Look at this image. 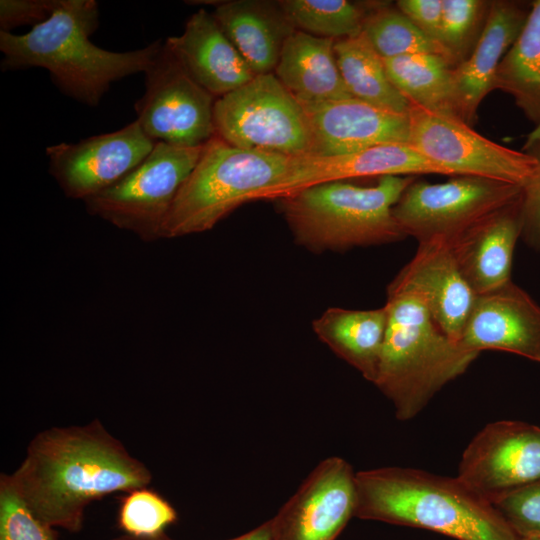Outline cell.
<instances>
[{
  "instance_id": "7a4b0ae2",
  "label": "cell",
  "mask_w": 540,
  "mask_h": 540,
  "mask_svg": "<svg viewBox=\"0 0 540 540\" xmlns=\"http://www.w3.org/2000/svg\"><path fill=\"white\" fill-rule=\"evenodd\" d=\"M99 26L94 0H55L51 16L25 34L0 31L1 68H45L59 90L97 106L111 84L145 72L160 51V40L127 52H113L89 40Z\"/></svg>"
},
{
  "instance_id": "1f68e13d",
  "label": "cell",
  "mask_w": 540,
  "mask_h": 540,
  "mask_svg": "<svg viewBox=\"0 0 540 540\" xmlns=\"http://www.w3.org/2000/svg\"><path fill=\"white\" fill-rule=\"evenodd\" d=\"M0 540H57L54 528L31 511L4 473L0 476Z\"/></svg>"
},
{
  "instance_id": "7402d4cb",
  "label": "cell",
  "mask_w": 540,
  "mask_h": 540,
  "mask_svg": "<svg viewBox=\"0 0 540 540\" xmlns=\"http://www.w3.org/2000/svg\"><path fill=\"white\" fill-rule=\"evenodd\" d=\"M212 14L255 75L275 70L286 40L296 31L279 2H219Z\"/></svg>"
},
{
  "instance_id": "5b68a950",
  "label": "cell",
  "mask_w": 540,
  "mask_h": 540,
  "mask_svg": "<svg viewBox=\"0 0 540 540\" xmlns=\"http://www.w3.org/2000/svg\"><path fill=\"white\" fill-rule=\"evenodd\" d=\"M388 324L373 383L405 421L421 412L433 396L462 375L479 353L450 339L422 301L404 292H387Z\"/></svg>"
},
{
  "instance_id": "e575fe53",
  "label": "cell",
  "mask_w": 540,
  "mask_h": 540,
  "mask_svg": "<svg viewBox=\"0 0 540 540\" xmlns=\"http://www.w3.org/2000/svg\"><path fill=\"white\" fill-rule=\"evenodd\" d=\"M54 5L55 0H1L0 31L11 32L27 24L34 27L51 16Z\"/></svg>"
},
{
  "instance_id": "d590c367",
  "label": "cell",
  "mask_w": 540,
  "mask_h": 540,
  "mask_svg": "<svg viewBox=\"0 0 540 540\" xmlns=\"http://www.w3.org/2000/svg\"><path fill=\"white\" fill-rule=\"evenodd\" d=\"M396 7L437 45L442 17V0H398Z\"/></svg>"
},
{
  "instance_id": "cb8c5ba5",
  "label": "cell",
  "mask_w": 540,
  "mask_h": 540,
  "mask_svg": "<svg viewBox=\"0 0 540 540\" xmlns=\"http://www.w3.org/2000/svg\"><path fill=\"white\" fill-rule=\"evenodd\" d=\"M387 324L385 305L368 310L331 307L313 320L312 329L332 352L374 383Z\"/></svg>"
},
{
  "instance_id": "4316f807",
  "label": "cell",
  "mask_w": 540,
  "mask_h": 540,
  "mask_svg": "<svg viewBox=\"0 0 540 540\" xmlns=\"http://www.w3.org/2000/svg\"><path fill=\"white\" fill-rule=\"evenodd\" d=\"M383 62L392 84L412 105L457 117L453 68L441 55L414 53L383 59Z\"/></svg>"
},
{
  "instance_id": "83f0119b",
  "label": "cell",
  "mask_w": 540,
  "mask_h": 540,
  "mask_svg": "<svg viewBox=\"0 0 540 540\" xmlns=\"http://www.w3.org/2000/svg\"><path fill=\"white\" fill-rule=\"evenodd\" d=\"M296 30L339 40L362 32L373 2L347 0H283L278 1Z\"/></svg>"
},
{
  "instance_id": "9c48e42d",
  "label": "cell",
  "mask_w": 540,
  "mask_h": 540,
  "mask_svg": "<svg viewBox=\"0 0 540 540\" xmlns=\"http://www.w3.org/2000/svg\"><path fill=\"white\" fill-rule=\"evenodd\" d=\"M408 144L454 176H476L523 186L535 159L500 145L457 117L411 104Z\"/></svg>"
},
{
  "instance_id": "7c38bea8",
  "label": "cell",
  "mask_w": 540,
  "mask_h": 540,
  "mask_svg": "<svg viewBox=\"0 0 540 540\" xmlns=\"http://www.w3.org/2000/svg\"><path fill=\"white\" fill-rule=\"evenodd\" d=\"M355 476L339 456L320 461L268 520L270 540H335L354 516Z\"/></svg>"
},
{
  "instance_id": "277c9868",
  "label": "cell",
  "mask_w": 540,
  "mask_h": 540,
  "mask_svg": "<svg viewBox=\"0 0 540 540\" xmlns=\"http://www.w3.org/2000/svg\"><path fill=\"white\" fill-rule=\"evenodd\" d=\"M414 179L382 176L371 186L329 181L277 200L298 245L314 253L342 252L407 237L393 215V207Z\"/></svg>"
},
{
  "instance_id": "9a60e30c",
  "label": "cell",
  "mask_w": 540,
  "mask_h": 540,
  "mask_svg": "<svg viewBox=\"0 0 540 540\" xmlns=\"http://www.w3.org/2000/svg\"><path fill=\"white\" fill-rule=\"evenodd\" d=\"M387 292L417 296L436 325L459 342L476 294L464 279L449 245L420 243L413 258L398 272Z\"/></svg>"
},
{
  "instance_id": "52a82bcc",
  "label": "cell",
  "mask_w": 540,
  "mask_h": 540,
  "mask_svg": "<svg viewBox=\"0 0 540 540\" xmlns=\"http://www.w3.org/2000/svg\"><path fill=\"white\" fill-rule=\"evenodd\" d=\"M214 125L216 136L241 149L289 157L312 152L306 111L272 73L256 75L218 98Z\"/></svg>"
},
{
  "instance_id": "8992f818",
  "label": "cell",
  "mask_w": 540,
  "mask_h": 540,
  "mask_svg": "<svg viewBox=\"0 0 540 540\" xmlns=\"http://www.w3.org/2000/svg\"><path fill=\"white\" fill-rule=\"evenodd\" d=\"M293 157L241 149L214 136L179 189L158 235L180 237L212 229L242 204L270 199Z\"/></svg>"
},
{
  "instance_id": "74e56055",
  "label": "cell",
  "mask_w": 540,
  "mask_h": 540,
  "mask_svg": "<svg viewBox=\"0 0 540 540\" xmlns=\"http://www.w3.org/2000/svg\"><path fill=\"white\" fill-rule=\"evenodd\" d=\"M114 540H139V539H136V538H133V537H130V536H127V535H123L119 538H116Z\"/></svg>"
},
{
  "instance_id": "8d00e7d4",
  "label": "cell",
  "mask_w": 540,
  "mask_h": 540,
  "mask_svg": "<svg viewBox=\"0 0 540 540\" xmlns=\"http://www.w3.org/2000/svg\"><path fill=\"white\" fill-rule=\"evenodd\" d=\"M140 540V539H139ZM150 540H173L168 537L166 534L162 536L150 539ZM228 540H270V528L268 520L258 527L246 532L238 537L228 539Z\"/></svg>"
},
{
  "instance_id": "f1b7e54d",
  "label": "cell",
  "mask_w": 540,
  "mask_h": 540,
  "mask_svg": "<svg viewBox=\"0 0 540 540\" xmlns=\"http://www.w3.org/2000/svg\"><path fill=\"white\" fill-rule=\"evenodd\" d=\"M492 0H442L438 54L451 68L469 59L488 21Z\"/></svg>"
},
{
  "instance_id": "4fadbf2b",
  "label": "cell",
  "mask_w": 540,
  "mask_h": 540,
  "mask_svg": "<svg viewBox=\"0 0 540 540\" xmlns=\"http://www.w3.org/2000/svg\"><path fill=\"white\" fill-rule=\"evenodd\" d=\"M491 504L540 479V427L520 421L487 424L464 450L458 476Z\"/></svg>"
},
{
  "instance_id": "6da1fadb",
  "label": "cell",
  "mask_w": 540,
  "mask_h": 540,
  "mask_svg": "<svg viewBox=\"0 0 540 540\" xmlns=\"http://www.w3.org/2000/svg\"><path fill=\"white\" fill-rule=\"evenodd\" d=\"M9 478L38 518L53 528L76 533L91 503L149 486L152 474L94 419L37 433Z\"/></svg>"
},
{
  "instance_id": "30bf717a",
  "label": "cell",
  "mask_w": 540,
  "mask_h": 540,
  "mask_svg": "<svg viewBox=\"0 0 540 540\" xmlns=\"http://www.w3.org/2000/svg\"><path fill=\"white\" fill-rule=\"evenodd\" d=\"M144 73L145 92L135 111L147 136L155 142L198 147L216 135V97L187 75L165 42Z\"/></svg>"
},
{
  "instance_id": "d6a6232c",
  "label": "cell",
  "mask_w": 540,
  "mask_h": 540,
  "mask_svg": "<svg viewBox=\"0 0 540 540\" xmlns=\"http://www.w3.org/2000/svg\"><path fill=\"white\" fill-rule=\"evenodd\" d=\"M492 505L518 537L540 535V479L504 494Z\"/></svg>"
},
{
  "instance_id": "484cf974",
  "label": "cell",
  "mask_w": 540,
  "mask_h": 540,
  "mask_svg": "<svg viewBox=\"0 0 540 540\" xmlns=\"http://www.w3.org/2000/svg\"><path fill=\"white\" fill-rule=\"evenodd\" d=\"M494 89L511 95L535 127H540V0L531 1L524 27L502 58Z\"/></svg>"
},
{
  "instance_id": "4dcf8cb0",
  "label": "cell",
  "mask_w": 540,
  "mask_h": 540,
  "mask_svg": "<svg viewBox=\"0 0 540 540\" xmlns=\"http://www.w3.org/2000/svg\"><path fill=\"white\" fill-rule=\"evenodd\" d=\"M177 511L159 492L149 486L133 489L121 497L117 525L124 535L155 539L176 522Z\"/></svg>"
},
{
  "instance_id": "3957f363",
  "label": "cell",
  "mask_w": 540,
  "mask_h": 540,
  "mask_svg": "<svg viewBox=\"0 0 540 540\" xmlns=\"http://www.w3.org/2000/svg\"><path fill=\"white\" fill-rule=\"evenodd\" d=\"M354 516L457 540H519L495 507L458 477L382 467L356 472Z\"/></svg>"
},
{
  "instance_id": "d6986e66",
  "label": "cell",
  "mask_w": 540,
  "mask_h": 540,
  "mask_svg": "<svg viewBox=\"0 0 540 540\" xmlns=\"http://www.w3.org/2000/svg\"><path fill=\"white\" fill-rule=\"evenodd\" d=\"M530 9L528 1L492 0L487 24L473 53L453 69L455 112L471 127L482 100L494 89L497 67L524 27Z\"/></svg>"
},
{
  "instance_id": "8fae6325",
  "label": "cell",
  "mask_w": 540,
  "mask_h": 540,
  "mask_svg": "<svg viewBox=\"0 0 540 540\" xmlns=\"http://www.w3.org/2000/svg\"><path fill=\"white\" fill-rule=\"evenodd\" d=\"M203 147L156 142L130 173L86 199L90 210L119 226L157 233Z\"/></svg>"
},
{
  "instance_id": "44dd1931",
  "label": "cell",
  "mask_w": 540,
  "mask_h": 540,
  "mask_svg": "<svg viewBox=\"0 0 540 540\" xmlns=\"http://www.w3.org/2000/svg\"><path fill=\"white\" fill-rule=\"evenodd\" d=\"M521 234L520 196L450 246L464 279L476 295L511 281L514 249Z\"/></svg>"
},
{
  "instance_id": "f546056e",
  "label": "cell",
  "mask_w": 540,
  "mask_h": 540,
  "mask_svg": "<svg viewBox=\"0 0 540 540\" xmlns=\"http://www.w3.org/2000/svg\"><path fill=\"white\" fill-rule=\"evenodd\" d=\"M362 33L383 59L414 53H437V45L397 7L373 2Z\"/></svg>"
},
{
  "instance_id": "e0dca14e",
  "label": "cell",
  "mask_w": 540,
  "mask_h": 540,
  "mask_svg": "<svg viewBox=\"0 0 540 540\" xmlns=\"http://www.w3.org/2000/svg\"><path fill=\"white\" fill-rule=\"evenodd\" d=\"M303 108L312 134L310 156H342L409 140L408 114L380 109L354 98Z\"/></svg>"
},
{
  "instance_id": "ffe728a7",
  "label": "cell",
  "mask_w": 540,
  "mask_h": 540,
  "mask_svg": "<svg viewBox=\"0 0 540 540\" xmlns=\"http://www.w3.org/2000/svg\"><path fill=\"white\" fill-rule=\"evenodd\" d=\"M165 44L187 75L214 97L256 76L213 14L203 9L187 20L181 35L168 37Z\"/></svg>"
},
{
  "instance_id": "ab89813d",
  "label": "cell",
  "mask_w": 540,
  "mask_h": 540,
  "mask_svg": "<svg viewBox=\"0 0 540 540\" xmlns=\"http://www.w3.org/2000/svg\"><path fill=\"white\" fill-rule=\"evenodd\" d=\"M519 540H529V539L520 537Z\"/></svg>"
},
{
  "instance_id": "5bb4252c",
  "label": "cell",
  "mask_w": 540,
  "mask_h": 540,
  "mask_svg": "<svg viewBox=\"0 0 540 540\" xmlns=\"http://www.w3.org/2000/svg\"><path fill=\"white\" fill-rule=\"evenodd\" d=\"M155 144L135 120L111 133L48 146L46 155L51 173L66 194L88 199L130 173Z\"/></svg>"
},
{
  "instance_id": "f35d334b",
  "label": "cell",
  "mask_w": 540,
  "mask_h": 540,
  "mask_svg": "<svg viewBox=\"0 0 540 540\" xmlns=\"http://www.w3.org/2000/svg\"><path fill=\"white\" fill-rule=\"evenodd\" d=\"M529 540H540V535H536V536H533V537H529L527 538Z\"/></svg>"
},
{
  "instance_id": "ac0fdd59",
  "label": "cell",
  "mask_w": 540,
  "mask_h": 540,
  "mask_svg": "<svg viewBox=\"0 0 540 540\" xmlns=\"http://www.w3.org/2000/svg\"><path fill=\"white\" fill-rule=\"evenodd\" d=\"M417 174L450 175L408 143L380 144L342 156L293 157L286 178L270 199L329 181Z\"/></svg>"
},
{
  "instance_id": "603a6c76",
  "label": "cell",
  "mask_w": 540,
  "mask_h": 540,
  "mask_svg": "<svg viewBox=\"0 0 540 540\" xmlns=\"http://www.w3.org/2000/svg\"><path fill=\"white\" fill-rule=\"evenodd\" d=\"M334 43L296 30L282 48L275 76L303 107L353 98L340 74Z\"/></svg>"
},
{
  "instance_id": "ba28073f",
  "label": "cell",
  "mask_w": 540,
  "mask_h": 540,
  "mask_svg": "<svg viewBox=\"0 0 540 540\" xmlns=\"http://www.w3.org/2000/svg\"><path fill=\"white\" fill-rule=\"evenodd\" d=\"M519 185L476 176H455L443 183L414 179L393 207L406 236L418 243L449 246L517 200Z\"/></svg>"
},
{
  "instance_id": "836d02e7",
  "label": "cell",
  "mask_w": 540,
  "mask_h": 540,
  "mask_svg": "<svg viewBox=\"0 0 540 540\" xmlns=\"http://www.w3.org/2000/svg\"><path fill=\"white\" fill-rule=\"evenodd\" d=\"M522 150L534 157L535 165L522 186L521 238L528 246L540 250V127H534L528 134Z\"/></svg>"
},
{
  "instance_id": "2e32d148",
  "label": "cell",
  "mask_w": 540,
  "mask_h": 540,
  "mask_svg": "<svg viewBox=\"0 0 540 540\" xmlns=\"http://www.w3.org/2000/svg\"><path fill=\"white\" fill-rule=\"evenodd\" d=\"M459 343L477 353L498 350L540 362V306L512 280L476 295Z\"/></svg>"
},
{
  "instance_id": "d4e9b609",
  "label": "cell",
  "mask_w": 540,
  "mask_h": 540,
  "mask_svg": "<svg viewBox=\"0 0 540 540\" xmlns=\"http://www.w3.org/2000/svg\"><path fill=\"white\" fill-rule=\"evenodd\" d=\"M334 53L343 82L354 99L387 111L409 113L411 103L392 84L383 58L362 32L335 40Z\"/></svg>"
}]
</instances>
